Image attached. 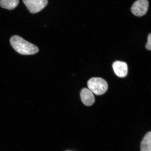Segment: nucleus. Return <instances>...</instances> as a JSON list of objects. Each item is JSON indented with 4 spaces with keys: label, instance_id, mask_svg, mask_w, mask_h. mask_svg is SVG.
Segmentation results:
<instances>
[{
    "label": "nucleus",
    "instance_id": "nucleus-9",
    "mask_svg": "<svg viewBox=\"0 0 151 151\" xmlns=\"http://www.w3.org/2000/svg\"><path fill=\"white\" fill-rule=\"evenodd\" d=\"M146 48L147 50H151V34H150L148 36V40L146 43Z\"/></svg>",
    "mask_w": 151,
    "mask_h": 151
},
{
    "label": "nucleus",
    "instance_id": "nucleus-8",
    "mask_svg": "<svg viewBox=\"0 0 151 151\" xmlns=\"http://www.w3.org/2000/svg\"><path fill=\"white\" fill-rule=\"evenodd\" d=\"M19 3V0H0V6L11 10L16 8Z\"/></svg>",
    "mask_w": 151,
    "mask_h": 151
},
{
    "label": "nucleus",
    "instance_id": "nucleus-5",
    "mask_svg": "<svg viewBox=\"0 0 151 151\" xmlns=\"http://www.w3.org/2000/svg\"><path fill=\"white\" fill-rule=\"evenodd\" d=\"M112 67L115 74L118 76L124 77L127 75L128 68L125 62L120 61L115 62L113 64Z\"/></svg>",
    "mask_w": 151,
    "mask_h": 151
},
{
    "label": "nucleus",
    "instance_id": "nucleus-4",
    "mask_svg": "<svg viewBox=\"0 0 151 151\" xmlns=\"http://www.w3.org/2000/svg\"><path fill=\"white\" fill-rule=\"evenodd\" d=\"M149 2L147 0H137L132 7V13L138 17L143 16L148 11Z\"/></svg>",
    "mask_w": 151,
    "mask_h": 151
},
{
    "label": "nucleus",
    "instance_id": "nucleus-7",
    "mask_svg": "<svg viewBox=\"0 0 151 151\" xmlns=\"http://www.w3.org/2000/svg\"><path fill=\"white\" fill-rule=\"evenodd\" d=\"M141 151H151V132L145 135L141 144Z\"/></svg>",
    "mask_w": 151,
    "mask_h": 151
},
{
    "label": "nucleus",
    "instance_id": "nucleus-6",
    "mask_svg": "<svg viewBox=\"0 0 151 151\" xmlns=\"http://www.w3.org/2000/svg\"><path fill=\"white\" fill-rule=\"evenodd\" d=\"M80 96L83 103L87 106L93 105L95 102V98L93 92L88 88H83L81 92Z\"/></svg>",
    "mask_w": 151,
    "mask_h": 151
},
{
    "label": "nucleus",
    "instance_id": "nucleus-3",
    "mask_svg": "<svg viewBox=\"0 0 151 151\" xmlns=\"http://www.w3.org/2000/svg\"><path fill=\"white\" fill-rule=\"evenodd\" d=\"M30 12L35 14L40 12L48 4V0H22Z\"/></svg>",
    "mask_w": 151,
    "mask_h": 151
},
{
    "label": "nucleus",
    "instance_id": "nucleus-2",
    "mask_svg": "<svg viewBox=\"0 0 151 151\" xmlns=\"http://www.w3.org/2000/svg\"><path fill=\"white\" fill-rule=\"evenodd\" d=\"M88 89L97 95H102L106 92L108 86L106 81L99 77H93L88 82Z\"/></svg>",
    "mask_w": 151,
    "mask_h": 151
},
{
    "label": "nucleus",
    "instance_id": "nucleus-1",
    "mask_svg": "<svg viewBox=\"0 0 151 151\" xmlns=\"http://www.w3.org/2000/svg\"><path fill=\"white\" fill-rule=\"evenodd\" d=\"M10 42L11 46L17 52L24 55L35 54L39 51L37 46L18 35H14L11 37Z\"/></svg>",
    "mask_w": 151,
    "mask_h": 151
}]
</instances>
